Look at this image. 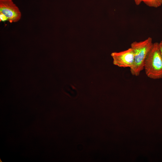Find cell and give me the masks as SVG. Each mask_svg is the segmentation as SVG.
I'll return each instance as SVG.
<instances>
[{
    "mask_svg": "<svg viewBox=\"0 0 162 162\" xmlns=\"http://www.w3.org/2000/svg\"><path fill=\"white\" fill-rule=\"evenodd\" d=\"M153 44L152 38L149 37L144 40L134 41L130 45L134 54V64L130 70L131 74L135 76L139 75L144 69L146 59Z\"/></svg>",
    "mask_w": 162,
    "mask_h": 162,
    "instance_id": "cell-1",
    "label": "cell"
},
{
    "mask_svg": "<svg viewBox=\"0 0 162 162\" xmlns=\"http://www.w3.org/2000/svg\"><path fill=\"white\" fill-rule=\"evenodd\" d=\"M144 69L149 78L153 79L162 78V56L159 49L158 43H153L146 59Z\"/></svg>",
    "mask_w": 162,
    "mask_h": 162,
    "instance_id": "cell-2",
    "label": "cell"
},
{
    "mask_svg": "<svg viewBox=\"0 0 162 162\" xmlns=\"http://www.w3.org/2000/svg\"><path fill=\"white\" fill-rule=\"evenodd\" d=\"M21 13L12 0H0V21L16 22L21 17Z\"/></svg>",
    "mask_w": 162,
    "mask_h": 162,
    "instance_id": "cell-3",
    "label": "cell"
},
{
    "mask_svg": "<svg viewBox=\"0 0 162 162\" xmlns=\"http://www.w3.org/2000/svg\"><path fill=\"white\" fill-rule=\"evenodd\" d=\"M111 56L114 64L120 67L130 68L133 66L134 62V54L131 47L119 52H112Z\"/></svg>",
    "mask_w": 162,
    "mask_h": 162,
    "instance_id": "cell-4",
    "label": "cell"
},
{
    "mask_svg": "<svg viewBox=\"0 0 162 162\" xmlns=\"http://www.w3.org/2000/svg\"><path fill=\"white\" fill-rule=\"evenodd\" d=\"M142 2L148 6L155 8L159 7L162 4V0H142Z\"/></svg>",
    "mask_w": 162,
    "mask_h": 162,
    "instance_id": "cell-5",
    "label": "cell"
},
{
    "mask_svg": "<svg viewBox=\"0 0 162 162\" xmlns=\"http://www.w3.org/2000/svg\"><path fill=\"white\" fill-rule=\"evenodd\" d=\"M158 46L160 52L162 56V40L158 43Z\"/></svg>",
    "mask_w": 162,
    "mask_h": 162,
    "instance_id": "cell-6",
    "label": "cell"
},
{
    "mask_svg": "<svg viewBox=\"0 0 162 162\" xmlns=\"http://www.w3.org/2000/svg\"><path fill=\"white\" fill-rule=\"evenodd\" d=\"M134 0L136 5H140L142 2V0Z\"/></svg>",
    "mask_w": 162,
    "mask_h": 162,
    "instance_id": "cell-7",
    "label": "cell"
}]
</instances>
